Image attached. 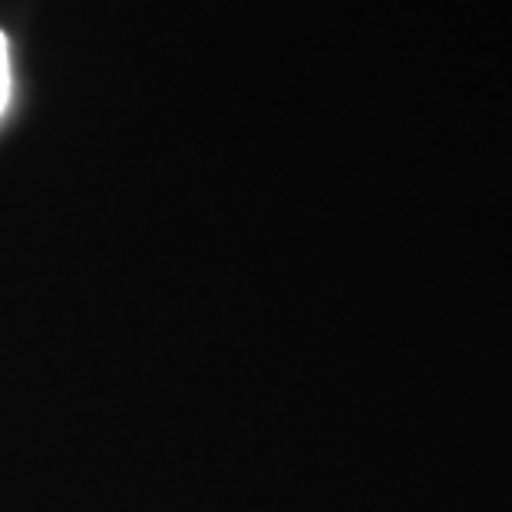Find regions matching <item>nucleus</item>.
<instances>
[{"instance_id": "obj_1", "label": "nucleus", "mask_w": 512, "mask_h": 512, "mask_svg": "<svg viewBox=\"0 0 512 512\" xmlns=\"http://www.w3.org/2000/svg\"><path fill=\"white\" fill-rule=\"evenodd\" d=\"M7 103H10V47L7 37L0 34V119L7 113Z\"/></svg>"}]
</instances>
